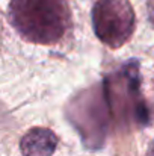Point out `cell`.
Wrapping results in <instances>:
<instances>
[{
    "mask_svg": "<svg viewBox=\"0 0 154 156\" xmlns=\"http://www.w3.org/2000/svg\"><path fill=\"white\" fill-rule=\"evenodd\" d=\"M9 18L24 40L43 46L59 43L71 26L67 0H11Z\"/></svg>",
    "mask_w": 154,
    "mask_h": 156,
    "instance_id": "1",
    "label": "cell"
},
{
    "mask_svg": "<svg viewBox=\"0 0 154 156\" xmlns=\"http://www.w3.org/2000/svg\"><path fill=\"white\" fill-rule=\"evenodd\" d=\"M135 11L128 0H98L92 9V26L103 44L118 49L135 30Z\"/></svg>",
    "mask_w": 154,
    "mask_h": 156,
    "instance_id": "2",
    "label": "cell"
},
{
    "mask_svg": "<svg viewBox=\"0 0 154 156\" xmlns=\"http://www.w3.org/2000/svg\"><path fill=\"white\" fill-rule=\"evenodd\" d=\"M57 147V136L46 127L30 129L20 141L23 156H51Z\"/></svg>",
    "mask_w": 154,
    "mask_h": 156,
    "instance_id": "3",
    "label": "cell"
},
{
    "mask_svg": "<svg viewBox=\"0 0 154 156\" xmlns=\"http://www.w3.org/2000/svg\"><path fill=\"white\" fill-rule=\"evenodd\" d=\"M147 8H148V17L150 21L154 26V0H147Z\"/></svg>",
    "mask_w": 154,
    "mask_h": 156,
    "instance_id": "4",
    "label": "cell"
},
{
    "mask_svg": "<svg viewBox=\"0 0 154 156\" xmlns=\"http://www.w3.org/2000/svg\"><path fill=\"white\" fill-rule=\"evenodd\" d=\"M147 156H154V141L151 143V146H150V150H148V155Z\"/></svg>",
    "mask_w": 154,
    "mask_h": 156,
    "instance_id": "5",
    "label": "cell"
}]
</instances>
